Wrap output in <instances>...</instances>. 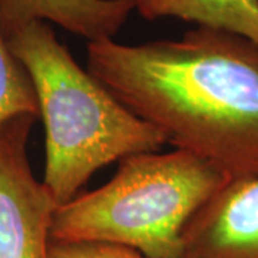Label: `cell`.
<instances>
[{
    "mask_svg": "<svg viewBox=\"0 0 258 258\" xmlns=\"http://www.w3.org/2000/svg\"><path fill=\"white\" fill-rule=\"evenodd\" d=\"M88 71L166 144L230 181L258 176V46L197 26L181 39L88 42Z\"/></svg>",
    "mask_w": 258,
    "mask_h": 258,
    "instance_id": "cell-1",
    "label": "cell"
},
{
    "mask_svg": "<svg viewBox=\"0 0 258 258\" xmlns=\"http://www.w3.org/2000/svg\"><path fill=\"white\" fill-rule=\"evenodd\" d=\"M6 37L35 88L45 125L42 182L56 207L75 198L103 166L165 145L155 126L132 113L75 60L49 23L30 22Z\"/></svg>",
    "mask_w": 258,
    "mask_h": 258,
    "instance_id": "cell-2",
    "label": "cell"
},
{
    "mask_svg": "<svg viewBox=\"0 0 258 258\" xmlns=\"http://www.w3.org/2000/svg\"><path fill=\"white\" fill-rule=\"evenodd\" d=\"M228 181L182 149L129 155L106 184L56 208L52 242H105L148 258H181L186 224Z\"/></svg>",
    "mask_w": 258,
    "mask_h": 258,
    "instance_id": "cell-3",
    "label": "cell"
},
{
    "mask_svg": "<svg viewBox=\"0 0 258 258\" xmlns=\"http://www.w3.org/2000/svg\"><path fill=\"white\" fill-rule=\"evenodd\" d=\"M35 116L0 129V258H50L56 204L29 159Z\"/></svg>",
    "mask_w": 258,
    "mask_h": 258,
    "instance_id": "cell-4",
    "label": "cell"
},
{
    "mask_svg": "<svg viewBox=\"0 0 258 258\" xmlns=\"http://www.w3.org/2000/svg\"><path fill=\"white\" fill-rule=\"evenodd\" d=\"M181 258H258V176L228 181L194 215Z\"/></svg>",
    "mask_w": 258,
    "mask_h": 258,
    "instance_id": "cell-5",
    "label": "cell"
},
{
    "mask_svg": "<svg viewBox=\"0 0 258 258\" xmlns=\"http://www.w3.org/2000/svg\"><path fill=\"white\" fill-rule=\"evenodd\" d=\"M134 12V0H0L5 33L30 22L55 23L95 42L113 39Z\"/></svg>",
    "mask_w": 258,
    "mask_h": 258,
    "instance_id": "cell-6",
    "label": "cell"
},
{
    "mask_svg": "<svg viewBox=\"0 0 258 258\" xmlns=\"http://www.w3.org/2000/svg\"><path fill=\"white\" fill-rule=\"evenodd\" d=\"M147 20L176 18L245 37L258 46V0H134Z\"/></svg>",
    "mask_w": 258,
    "mask_h": 258,
    "instance_id": "cell-7",
    "label": "cell"
},
{
    "mask_svg": "<svg viewBox=\"0 0 258 258\" xmlns=\"http://www.w3.org/2000/svg\"><path fill=\"white\" fill-rule=\"evenodd\" d=\"M20 116L39 118L37 98L26 69L12 52L0 25V129Z\"/></svg>",
    "mask_w": 258,
    "mask_h": 258,
    "instance_id": "cell-8",
    "label": "cell"
},
{
    "mask_svg": "<svg viewBox=\"0 0 258 258\" xmlns=\"http://www.w3.org/2000/svg\"><path fill=\"white\" fill-rule=\"evenodd\" d=\"M50 258H148L132 248L105 242H52Z\"/></svg>",
    "mask_w": 258,
    "mask_h": 258,
    "instance_id": "cell-9",
    "label": "cell"
}]
</instances>
